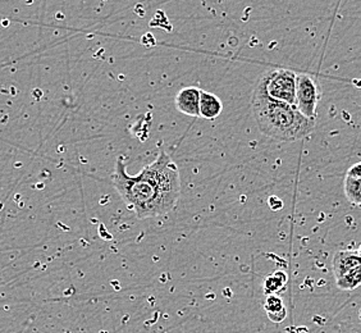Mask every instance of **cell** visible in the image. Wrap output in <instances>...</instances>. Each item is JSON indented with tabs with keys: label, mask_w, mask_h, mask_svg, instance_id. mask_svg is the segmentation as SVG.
I'll list each match as a JSON object with an SVG mask.
<instances>
[{
	"label": "cell",
	"mask_w": 361,
	"mask_h": 333,
	"mask_svg": "<svg viewBox=\"0 0 361 333\" xmlns=\"http://www.w3.org/2000/svg\"><path fill=\"white\" fill-rule=\"evenodd\" d=\"M125 157L116 160L111 182L128 208L140 219L167 214L180 195L178 166L166 152H160L152 164L136 176L127 171Z\"/></svg>",
	"instance_id": "cell-1"
},
{
	"label": "cell",
	"mask_w": 361,
	"mask_h": 333,
	"mask_svg": "<svg viewBox=\"0 0 361 333\" xmlns=\"http://www.w3.org/2000/svg\"><path fill=\"white\" fill-rule=\"evenodd\" d=\"M251 108L259 130L278 141L291 143L304 139L315 127L314 119L304 117L293 105L273 100L259 83L254 90Z\"/></svg>",
	"instance_id": "cell-2"
},
{
	"label": "cell",
	"mask_w": 361,
	"mask_h": 333,
	"mask_svg": "<svg viewBox=\"0 0 361 333\" xmlns=\"http://www.w3.org/2000/svg\"><path fill=\"white\" fill-rule=\"evenodd\" d=\"M257 83L273 100L296 107V73L293 71L285 68L267 71Z\"/></svg>",
	"instance_id": "cell-3"
},
{
	"label": "cell",
	"mask_w": 361,
	"mask_h": 333,
	"mask_svg": "<svg viewBox=\"0 0 361 333\" xmlns=\"http://www.w3.org/2000/svg\"><path fill=\"white\" fill-rule=\"evenodd\" d=\"M336 285L343 291H353L360 286V250H338L334 257Z\"/></svg>",
	"instance_id": "cell-4"
},
{
	"label": "cell",
	"mask_w": 361,
	"mask_h": 333,
	"mask_svg": "<svg viewBox=\"0 0 361 333\" xmlns=\"http://www.w3.org/2000/svg\"><path fill=\"white\" fill-rule=\"evenodd\" d=\"M296 109L306 119H317L320 102L319 85L307 73L296 75Z\"/></svg>",
	"instance_id": "cell-5"
},
{
	"label": "cell",
	"mask_w": 361,
	"mask_h": 333,
	"mask_svg": "<svg viewBox=\"0 0 361 333\" xmlns=\"http://www.w3.org/2000/svg\"><path fill=\"white\" fill-rule=\"evenodd\" d=\"M199 100H200V89L190 86L180 89L174 97V104L177 111L190 116V117H200L199 116Z\"/></svg>",
	"instance_id": "cell-6"
},
{
	"label": "cell",
	"mask_w": 361,
	"mask_h": 333,
	"mask_svg": "<svg viewBox=\"0 0 361 333\" xmlns=\"http://www.w3.org/2000/svg\"><path fill=\"white\" fill-rule=\"evenodd\" d=\"M343 188L348 202L355 205H360L361 163L359 162L348 168V174L345 176Z\"/></svg>",
	"instance_id": "cell-7"
},
{
	"label": "cell",
	"mask_w": 361,
	"mask_h": 333,
	"mask_svg": "<svg viewBox=\"0 0 361 333\" xmlns=\"http://www.w3.org/2000/svg\"><path fill=\"white\" fill-rule=\"evenodd\" d=\"M223 104L221 99L208 92L200 90V100H199V116L204 119H214L222 113Z\"/></svg>",
	"instance_id": "cell-8"
},
{
	"label": "cell",
	"mask_w": 361,
	"mask_h": 333,
	"mask_svg": "<svg viewBox=\"0 0 361 333\" xmlns=\"http://www.w3.org/2000/svg\"><path fill=\"white\" fill-rule=\"evenodd\" d=\"M264 309L268 318L273 323H282L287 317V309H286L283 298L277 293L267 295L265 298Z\"/></svg>",
	"instance_id": "cell-9"
},
{
	"label": "cell",
	"mask_w": 361,
	"mask_h": 333,
	"mask_svg": "<svg viewBox=\"0 0 361 333\" xmlns=\"http://www.w3.org/2000/svg\"><path fill=\"white\" fill-rule=\"evenodd\" d=\"M288 276L283 271H276L271 273V276L265 278L264 284H263V290L265 295H271V293H277L282 291L287 285Z\"/></svg>",
	"instance_id": "cell-10"
}]
</instances>
